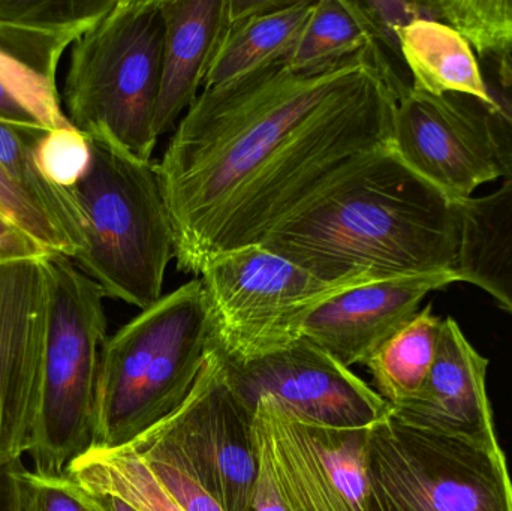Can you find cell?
I'll return each instance as SVG.
<instances>
[{"label": "cell", "instance_id": "44dd1931", "mask_svg": "<svg viewBox=\"0 0 512 511\" xmlns=\"http://www.w3.org/2000/svg\"><path fill=\"white\" fill-rule=\"evenodd\" d=\"M441 324L442 318L427 305L366 363L376 392L391 407H402L420 395L435 363Z\"/></svg>", "mask_w": 512, "mask_h": 511}, {"label": "cell", "instance_id": "e0dca14e", "mask_svg": "<svg viewBox=\"0 0 512 511\" xmlns=\"http://www.w3.org/2000/svg\"><path fill=\"white\" fill-rule=\"evenodd\" d=\"M116 0H0V53L53 92L57 68Z\"/></svg>", "mask_w": 512, "mask_h": 511}, {"label": "cell", "instance_id": "83f0119b", "mask_svg": "<svg viewBox=\"0 0 512 511\" xmlns=\"http://www.w3.org/2000/svg\"><path fill=\"white\" fill-rule=\"evenodd\" d=\"M90 140L75 126L50 129L35 144L36 162L48 182L62 191H71L90 164Z\"/></svg>", "mask_w": 512, "mask_h": 511}, {"label": "cell", "instance_id": "5bb4252c", "mask_svg": "<svg viewBox=\"0 0 512 511\" xmlns=\"http://www.w3.org/2000/svg\"><path fill=\"white\" fill-rule=\"evenodd\" d=\"M460 282L457 273L367 282L348 288L307 315L303 339L342 365H366L420 311L432 291Z\"/></svg>", "mask_w": 512, "mask_h": 511}, {"label": "cell", "instance_id": "6da1fadb", "mask_svg": "<svg viewBox=\"0 0 512 511\" xmlns=\"http://www.w3.org/2000/svg\"><path fill=\"white\" fill-rule=\"evenodd\" d=\"M411 89L376 44L319 71L279 62L203 89L158 162L177 269L200 276L261 243L340 167L391 143Z\"/></svg>", "mask_w": 512, "mask_h": 511}, {"label": "cell", "instance_id": "8992f818", "mask_svg": "<svg viewBox=\"0 0 512 511\" xmlns=\"http://www.w3.org/2000/svg\"><path fill=\"white\" fill-rule=\"evenodd\" d=\"M47 318L33 470L65 476L93 446L96 387L107 342L104 291L65 255L44 258Z\"/></svg>", "mask_w": 512, "mask_h": 511}, {"label": "cell", "instance_id": "1f68e13d", "mask_svg": "<svg viewBox=\"0 0 512 511\" xmlns=\"http://www.w3.org/2000/svg\"><path fill=\"white\" fill-rule=\"evenodd\" d=\"M258 446V443H256ZM252 511H289L282 500L270 462L264 450L258 446V476H256L254 503Z\"/></svg>", "mask_w": 512, "mask_h": 511}, {"label": "cell", "instance_id": "4316f807", "mask_svg": "<svg viewBox=\"0 0 512 511\" xmlns=\"http://www.w3.org/2000/svg\"><path fill=\"white\" fill-rule=\"evenodd\" d=\"M369 27L373 42L384 51L396 71L412 83L400 50L399 32L418 20H439L435 0L405 2V0H360L357 2ZM414 86V84H412Z\"/></svg>", "mask_w": 512, "mask_h": 511}, {"label": "cell", "instance_id": "7a4b0ae2", "mask_svg": "<svg viewBox=\"0 0 512 511\" xmlns=\"http://www.w3.org/2000/svg\"><path fill=\"white\" fill-rule=\"evenodd\" d=\"M261 245L328 284L457 273L460 201L415 173L388 143L331 174Z\"/></svg>", "mask_w": 512, "mask_h": 511}, {"label": "cell", "instance_id": "836d02e7", "mask_svg": "<svg viewBox=\"0 0 512 511\" xmlns=\"http://www.w3.org/2000/svg\"><path fill=\"white\" fill-rule=\"evenodd\" d=\"M291 0H228V18L230 26L246 18L268 14L288 5Z\"/></svg>", "mask_w": 512, "mask_h": 511}, {"label": "cell", "instance_id": "9c48e42d", "mask_svg": "<svg viewBox=\"0 0 512 511\" xmlns=\"http://www.w3.org/2000/svg\"><path fill=\"white\" fill-rule=\"evenodd\" d=\"M254 414L213 341L186 401L129 447L141 458L179 468L225 511H252L258 476Z\"/></svg>", "mask_w": 512, "mask_h": 511}, {"label": "cell", "instance_id": "d6986e66", "mask_svg": "<svg viewBox=\"0 0 512 511\" xmlns=\"http://www.w3.org/2000/svg\"><path fill=\"white\" fill-rule=\"evenodd\" d=\"M400 50L415 90L433 96L463 93L487 101L477 57L459 32L435 20H418L399 32Z\"/></svg>", "mask_w": 512, "mask_h": 511}, {"label": "cell", "instance_id": "4fadbf2b", "mask_svg": "<svg viewBox=\"0 0 512 511\" xmlns=\"http://www.w3.org/2000/svg\"><path fill=\"white\" fill-rule=\"evenodd\" d=\"M391 144L415 173L453 200H468L478 186L499 179L483 135L447 95L412 89L402 96Z\"/></svg>", "mask_w": 512, "mask_h": 511}, {"label": "cell", "instance_id": "d4e9b609", "mask_svg": "<svg viewBox=\"0 0 512 511\" xmlns=\"http://www.w3.org/2000/svg\"><path fill=\"white\" fill-rule=\"evenodd\" d=\"M487 101L463 93H447L474 123L492 152L499 177L512 180V54L478 56Z\"/></svg>", "mask_w": 512, "mask_h": 511}, {"label": "cell", "instance_id": "30bf717a", "mask_svg": "<svg viewBox=\"0 0 512 511\" xmlns=\"http://www.w3.org/2000/svg\"><path fill=\"white\" fill-rule=\"evenodd\" d=\"M254 410L256 443L289 511H370V429L319 425L271 396Z\"/></svg>", "mask_w": 512, "mask_h": 511}, {"label": "cell", "instance_id": "4dcf8cb0", "mask_svg": "<svg viewBox=\"0 0 512 511\" xmlns=\"http://www.w3.org/2000/svg\"><path fill=\"white\" fill-rule=\"evenodd\" d=\"M45 257V249L0 212V266Z\"/></svg>", "mask_w": 512, "mask_h": 511}, {"label": "cell", "instance_id": "277c9868", "mask_svg": "<svg viewBox=\"0 0 512 511\" xmlns=\"http://www.w3.org/2000/svg\"><path fill=\"white\" fill-rule=\"evenodd\" d=\"M90 150L86 174L69 191L83 231V245L72 261L105 297L144 311L161 299L165 272L176 258L158 162L93 140Z\"/></svg>", "mask_w": 512, "mask_h": 511}, {"label": "cell", "instance_id": "f1b7e54d", "mask_svg": "<svg viewBox=\"0 0 512 511\" xmlns=\"http://www.w3.org/2000/svg\"><path fill=\"white\" fill-rule=\"evenodd\" d=\"M18 511H99L89 494L68 476H48L14 465Z\"/></svg>", "mask_w": 512, "mask_h": 511}, {"label": "cell", "instance_id": "3957f363", "mask_svg": "<svg viewBox=\"0 0 512 511\" xmlns=\"http://www.w3.org/2000/svg\"><path fill=\"white\" fill-rule=\"evenodd\" d=\"M212 345V315L200 278L162 296L108 338L92 447L131 446L170 417L194 389Z\"/></svg>", "mask_w": 512, "mask_h": 511}, {"label": "cell", "instance_id": "d6a6232c", "mask_svg": "<svg viewBox=\"0 0 512 511\" xmlns=\"http://www.w3.org/2000/svg\"><path fill=\"white\" fill-rule=\"evenodd\" d=\"M0 120L18 128L48 131L38 116L0 80Z\"/></svg>", "mask_w": 512, "mask_h": 511}, {"label": "cell", "instance_id": "52a82bcc", "mask_svg": "<svg viewBox=\"0 0 512 511\" xmlns=\"http://www.w3.org/2000/svg\"><path fill=\"white\" fill-rule=\"evenodd\" d=\"M370 511H512L501 447L406 425L370 429Z\"/></svg>", "mask_w": 512, "mask_h": 511}, {"label": "cell", "instance_id": "f546056e", "mask_svg": "<svg viewBox=\"0 0 512 511\" xmlns=\"http://www.w3.org/2000/svg\"><path fill=\"white\" fill-rule=\"evenodd\" d=\"M0 212L11 219L27 236L32 237L48 255L74 258L75 246L56 224L24 194L23 189L8 176L0 165Z\"/></svg>", "mask_w": 512, "mask_h": 511}, {"label": "cell", "instance_id": "484cf974", "mask_svg": "<svg viewBox=\"0 0 512 511\" xmlns=\"http://www.w3.org/2000/svg\"><path fill=\"white\" fill-rule=\"evenodd\" d=\"M441 23L459 32L478 56L512 54V0H435Z\"/></svg>", "mask_w": 512, "mask_h": 511}, {"label": "cell", "instance_id": "2e32d148", "mask_svg": "<svg viewBox=\"0 0 512 511\" xmlns=\"http://www.w3.org/2000/svg\"><path fill=\"white\" fill-rule=\"evenodd\" d=\"M164 15L161 89L156 135L176 129L198 98L219 45L230 27L228 0H161Z\"/></svg>", "mask_w": 512, "mask_h": 511}, {"label": "cell", "instance_id": "d590c367", "mask_svg": "<svg viewBox=\"0 0 512 511\" xmlns=\"http://www.w3.org/2000/svg\"><path fill=\"white\" fill-rule=\"evenodd\" d=\"M86 491V489H84ZM90 500L95 504L96 509L99 511H137L134 507L129 506L125 501L120 498L113 497V495L96 494V492H89Z\"/></svg>", "mask_w": 512, "mask_h": 511}, {"label": "cell", "instance_id": "ba28073f", "mask_svg": "<svg viewBox=\"0 0 512 511\" xmlns=\"http://www.w3.org/2000/svg\"><path fill=\"white\" fill-rule=\"evenodd\" d=\"M200 276L213 341L236 366L288 350L313 309L358 287L321 281L261 243L219 255Z\"/></svg>", "mask_w": 512, "mask_h": 511}, {"label": "cell", "instance_id": "ffe728a7", "mask_svg": "<svg viewBox=\"0 0 512 511\" xmlns=\"http://www.w3.org/2000/svg\"><path fill=\"white\" fill-rule=\"evenodd\" d=\"M315 2H289L277 11L231 24L204 81V89L225 86L283 62L297 44Z\"/></svg>", "mask_w": 512, "mask_h": 511}, {"label": "cell", "instance_id": "ac0fdd59", "mask_svg": "<svg viewBox=\"0 0 512 511\" xmlns=\"http://www.w3.org/2000/svg\"><path fill=\"white\" fill-rule=\"evenodd\" d=\"M460 282H469L512 315V180L484 197L460 201Z\"/></svg>", "mask_w": 512, "mask_h": 511}, {"label": "cell", "instance_id": "7c38bea8", "mask_svg": "<svg viewBox=\"0 0 512 511\" xmlns=\"http://www.w3.org/2000/svg\"><path fill=\"white\" fill-rule=\"evenodd\" d=\"M44 258L0 266V468L29 455L41 399Z\"/></svg>", "mask_w": 512, "mask_h": 511}, {"label": "cell", "instance_id": "e575fe53", "mask_svg": "<svg viewBox=\"0 0 512 511\" xmlns=\"http://www.w3.org/2000/svg\"><path fill=\"white\" fill-rule=\"evenodd\" d=\"M14 465L0 468V511H18Z\"/></svg>", "mask_w": 512, "mask_h": 511}, {"label": "cell", "instance_id": "5b68a950", "mask_svg": "<svg viewBox=\"0 0 512 511\" xmlns=\"http://www.w3.org/2000/svg\"><path fill=\"white\" fill-rule=\"evenodd\" d=\"M165 23L161 0H116L74 45L63 113L89 140L152 161Z\"/></svg>", "mask_w": 512, "mask_h": 511}, {"label": "cell", "instance_id": "cb8c5ba5", "mask_svg": "<svg viewBox=\"0 0 512 511\" xmlns=\"http://www.w3.org/2000/svg\"><path fill=\"white\" fill-rule=\"evenodd\" d=\"M44 132L47 131L18 128L0 120V165L78 252L83 245V231L74 197L51 185L36 162L35 144Z\"/></svg>", "mask_w": 512, "mask_h": 511}, {"label": "cell", "instance_id": "603a6c76", "mask_svg": "<svg viewBox=\"0 0 512 511\" xmlns=\"http://www.w3.org/2000/svg\"><path fill=\"white\" fill-rule=\"evenodd\" d=\"M375 44L355 0H316L306 26L283 60L291 71H319Z\"/></svg>", "mask_w": 512, "mask_h": 511}, {"label": "cell", "instance_id": "9a60e30c", "mask_svg": "<svg viewBox=\"0 0 512 511\" xmlns=\"http://www.w3.org/2000/svg\"><path fill=\"white\" fill-rule=\"evenodd\" d=\"M489 360L471 344L454 318L442 320L435 363L417 398L393 408L406 425L499 446L486 390Z\"/></svg>", "mask_w": 512, "mask_h": 511}, {"label": "cell", "instance_id": "8fae6325", "mask_svg": "<svg viewBox=\"0 0 512 511\" xmlns=\"http://www.w3.org/2000/svg\"><path fill=\"white\" fill-rule=\"evenodd\" d=\"M228 365L252 410L261 396H271L297 416L337 429H372L393 411L351 368L306 339L248 365Z\"/></svg>", "mask_w": 512, "mask_h": 511}, {"label": "cell", "instance_id": "7402d4cb", "mask_svg": "<svg viewBox=\"0 0 512 511\" xmlns=\"http://www.w3.org/2000/svg\"><path fill=\"white\" fill-rule=\"evenodd\" d=\"M65 476L86 491L113 495L137 511H185L129 446L90 447L69 465Z\"/></svg>", "mask_w": 512, "mask_h": 511}]
</instances>
